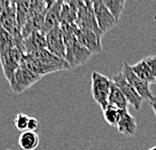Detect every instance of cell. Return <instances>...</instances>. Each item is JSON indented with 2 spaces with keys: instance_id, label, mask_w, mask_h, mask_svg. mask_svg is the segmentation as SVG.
<instances>
[{
  "instance_id": "obj_1",
  "label": "cell",
  "mask_w": 156,
  "mask_h": 150,
  "mask_svg": "<svg viewBox=\"0 0 156 150\" xmlns=\"http://www.w3.org/2000/svg\"><path fill=\"white\" fill-rule=\"evenodd\" d=\"M112 81L105 75L93 71L91 74V95L92 98L101 110L104 111L108 105V95H110Z\"/></svg>"
},
{
  "instance_id": "obj_2",
  "label": "cell",
  "mask_w": 156,
  "mask_h": 150,
  "mask_svg": "<svg viewBox=\"0 0 156 150\" xmlns=\"http://www.w3.org/2000/svg\"><path fill=\"white\" fill-rule=\"evenodd\" d=\"M40 79L41 77L37 74L20 66V68L12 75L11 79L9 80V84H10L12 91L16 95H20V93H23L27 90L30 87H32Z\"/></svg>"
},
{
  "instance_id": "obj_3",
  "label": "cell",
  "mask_w": 156,
  "mask_h": 150,
  "mask_svg": "<svg viewBox=\"0 0 156 150\" xmlns=\"http://www.w3.org/2000/svg\"><path fill=\"white\" fill-rule=\"evenodd\" d=\"M23 56L24 55L23 54V52L17 47H13L0 55V62L2 65L3 74L8 82L15 71L20 68Z\"/></svg>"
},
{
  "instance_id": "obj_4",
  "label": "cell",
  "mask_w": 156,
  "mask_h": 150,
  "mask_svg": "<svg viewBox=\"0 0 156 150\" xmlns=\"http://www.w3.org/2000/svg\"><path fill=\"white\" fill-rule=\"evenodd\" d=\"M112 81H113V83L122 91V93H123L124 96L126 98L128 104L133 105L137 111H139L140 109H141V105L143 104V102H144V99L138 95V92H137L136 90L134 89V87L129 83V81L126 79V77L124 76L122 71L115 75Z\"/></svg>"
},
{
  "instance_id": "obj_5",
  "label": "cell",
  "mask_w": 156,
  "mask_h": 150,
  "mask_svg": "<svg viewBox=\"0 0 156 150\" xmlns=\"http://www.w3.org/2000/svg\"><path fill=\"white\" fill-rule=\"evenodd\" d=\"M20 66L26 68L27 70H30V72L37 74L41 78L50 73H54V72H58V71H63V70H69L65 66L44 63V62L37 60V59L30 57V56H27V55L23 56V60H21V63H20Z\"/></svg>"
},
{
  "instance_id": "obj_6",
  "label": "cell",
  "mask_w": 156,
  "mask_h": 150,
  "mask_svg": "<svg viewBox=\"0 0 156 150\" xmlns=\"http://www.w3.org/2000/svg\"><path fill=\"white\" fill-rule=\"evenodd\" d=\"M122 73L124 74L126 79L129 81V83L134 87V89L138 92V95L143 99H149L150 101L151 98H154L150 89V84L141 79L138 75L134 73L132 68H131V65L128 64L127 62H124L123 68H122Z\"/></svg>"
},
{
  "instance_id": "obj_7",
  "label": "cell",
  "mask_w": 156,
  "mask_h": 150,
  "mask_svg": "<svg viewBox=\"0 0 156 150\" xmlns=\"http://www.w3.org/2000/svg\"><path fill=\"white\" fill-rule=\"evenodd\" d=\"M92 8L95 15L96 23H98V26L102 35H105L118 24L119 20H116V17L111 13V11L105 7L101 0L96 1L92 5Z\"/></svg>"
},
{
  "instance_id": "obj_8",
  "label": "cell",
  "mask_w": 156,
  "mask_h": 150,
  "mask_svg": "<svg viewBox=\"0 0 156 150\" xmlns=\"http://www.w3.org/2000/svg\"><path fill=\"white\" fill-rule=\"evenodd\" d=\"M76 38L77 41L82 45L84 48L87 49L91 54H98L102 51L101 46V39L98 34L88 29H82L78 27L76 32Z\"/></svg>"
},
{
  "instance_id": "obj_9",
  "label": "cell",
  "mask_w": 156,
  "mask_h": 150,
  "mask_svg": "<svg viewBox=\"0 0 156 150\" xmlns=\"http://www.w3.org/2000/svg\"><path fill=\"white\" fill-rule=\"evenodd\" d=\"M75 24L77 27H82V29H88L95 34H98L102 37V33L101 32L95 20V15L93 12V8L91 5L84 4L77 10V18Z\"/></svg>"
},
{
  "instance_id": "obj_10",
  "label": "cell",
  "mask_w": 156,
  "mask_h": 150,
  "mask_svg": "<svg viewBox=\"0 0 156 150\" xmlns=\"http://www.w3.org/2000/svg\"><path fill=\"white\" fill-rule=\"evenodd\" d=\"M47 50L50 51L53 55L57 56L58 58L65 60L66 55V47L63 39L60 27H55L46 35Z\"/></svg>"
},
{
  "instance_id": "obj_11",
  "label": "cell",
  "mask_w": 156,
  "mask_h": 150,
  "mask_svg": "<svg viewBox=\"0 0 156 150\" xmlns=\"http://www.w3.org/2000/svg\"><path fill=\"white\" fill-rule=\"evenodd\" d=\"M64 0H57L55 4L50 7L46 12L44 26L42 29V33L47 35L50 30H52L55 27H60L61 24V10L63 6Z\"/></svg>"
},
{
  "instance_id": "obj_12",
  "label": "cell",
  "mask_w": 156,
  "mask_h": 150,
  "mask_svg": "<svg viewBox=\"0 0 156 150\" xmlns=\"http://www.w3.org/2000/svg\"><path fill=\"white\" fill-rule=\"evenodd\" d=\"M47 49L46 35L42 32H35L23 40V55H30L40 50Z\"/></svg>"
},
{
  "instance_id": "obj_13",
  "label": "cell",
  "mask_w": 156,
  "mask_h": 150,
  "mask_svg": "<svg viewBox=\"0 0 156 150\" xmlns=\"http://www.w3.org/2000/svg\"><path fill=\"white\" fill-rule=\"evenodd\" d=\"M116 127L120 133L128 136H134L137 131V122L128 110L121 111L120 119Z\"/></svg>"
},
{
  "instance_id": "obj_14",
  "label": "cell",
  "mask_w": 156,
  "mask_h": 150,
  "mask_svg": "<svg viewBox=\"0 0 156 150\" xmlns=\"http://www.w3.org/2000/svg\"><path fill=\"white\" fill-rule=\"evenodd\" d=\"M40 144V137L38 133L33 131H23L18 137V146L21 150H35Z\"/></svg>"
},
{
  "instance_id": "obj_15",
  "label": "cell",
  "mask_w": 156,
  "mask_h": 150,
  "mask_svg": "<svg viewBox=\"0 0 156 150\" xmlns=\"http://www.w3.org/2000/svg\"><path fill=\"white\" fill-rule=\"evenodd\" d=\"M108 105H113L121 111H127L129 105L126 98L114 83H112L110 95H108Z\"/></svg>"
},
{
  "instance_id": "obj_16",
  "label": "cell",
  "mask_w": 156,
  "mask_h": 150,
  "mask_svg": "<svg viewBox=\"0 0 156 150\" xmlns=\"http://www.w3.org/2000/svg\"><path fill=\"white\" fill-rule=\"evenodd\" d=\"M131 68H132L133 72L135 73L136 75L143 79L144 81H146L147 83L149 84H156V80L152 74L150 68H149L148 64L146 63V61L144 59L140 60L138 63L134 64V65H131Z\"/></svg>"
},
{
  "instance_id": "obj_17",
  "label": "cell",
  "mask_w": 156,
  "mask_h": 150,
  "mask_svg": "<svg viewBox=\"0 0 156 150\" xmlns=\"http://www.w3.org/2000/svg\"><path fill=\"white\" fill-rule=\"evenodd\" d=\"M15 7H16V20L17 24L21 30L23 24L29 16L30 7V0H16L15 2Z\"/></svg>"
},
{
  "instance_id": "obj_18",
  "label": "cell",
  "mask_w": 156,
  "mask_h": 150,
  "mask_svg": "<svg viewBox=\"0 0 156 150\" xmlns=\"http://www.w3.org/2000/svg\"><path fill=\"white\" fill-rule=\"evenodd\" d=\"M104 5L107 7L111 13L116 17L117 20H120L121 15L123 13L126 0H101Z\"/></svg>"
},
{
  "instance_id": "obj_19",
  "label": "cell",
  "mask_w": 156,
  "mask_h": 150,
  "mask_svg": "<svg viewBox=\"0 0 156 150\" xmlns=\"http://www.w3.org/2000/svg\"><path fill=\"white\" fill-rule=\"evenodd\" d=\"M76 18H77V9L64 2L61 10V23L75 24Z\"/></svg>"
},
{
  "instance_id": "obj_20",
  "label": "cell",
  "mask_w": 156,
  "mask_h": 150,
  "mask_svg": "<svg viewBox=\"0 0 156 150\" xmlns=\"http://www.w3.org/2000/svg\"><path fill=\"white\" fill-rule=\"evenodd\" d=\"M13 47H16L14 38L0 26V55Z\"/></svg>"
},
{
  "instance_id": "obj_21",
  "label": "cell",
  "mask_w": 156,
  "mask_h": 150,
  "mask_svg": "<svg viewBox=\"0 0 156 150\" xmlns=\"http://www.w3.org/2000/svg\"><path fill=\"white\" fill-rule=\"evenodd\" d=\"M102 112H104L105 121L107 122L110 126L116 127L119 122V119H120V116H121V110L113 107V105H108Z\"/></svg>"
},
{
  "instance_id": "obj_22",
  "label": "cell",
  "mask_w": 156,
  "mask_h": 150,
  "mask_svg": "<svg viewBox=\"0 0 156 150\" xmlns=\"http://www.w3.org/2000/svg\"><path fill=\"white\" fill-rule=\"evenodd\" d=\"M47 10L48 9H47L46 3L44 0H30V7L27 18L40 14H45Z\"/></svg>"
},
{
  "instance_id": "obj_23",
  "label": "cell",
  "mask_w": 156,
  "mask_h": 150,
  "mask_svg": "<svg viewBox=\"0 0 156 150\" xmlns=\"http://www.w3.org/2000/svg\"><path fill=\"white\" fill-rule=\"evenodd\" d=\"M30 118L26 114H17L16 117L14 119V126L15 128L20 131V132H23V131L27 130V125H29V121Z\"/></svg>"
},
{
  "instance_id": "obj_24",
  "label": "cell",
  "mask_w": 156,
  "mask_h": 150,
  "mask_svg": "<svg viewBox=\"0 0 156 150\" xmlns=\"http://www.w3.org/2000/svg\"><path fill=\"white\" fill-rule=\"evenodd\" d=\"M144 60L148 64V66L150 68L151 72L156 80V56H149V57L144 58Z\"/></svg>"
},
{
  "instance_id": "obj_25",
  "label": "cell",
  "mask_w": 156,
  "mask_h": 150,
  "mask_svg": "<svg viewBox=\"0 0 156 150\" xmlns=\"http://www.w3.org/2000/svg\"><path fill=\"white\" fill-rule=\"evenodd\" d=\"M39 127H40V122L36 118H30L29 125H27V130L36 132Z\"/></svg>"
},
{
  "instance_id": "obj_26",
  "label": "cell",
  "mask_w": 156,
  "mask_h": 150,
  "mask_svg": "<svg viewBox=\"0 0 156 150\" xmlns=\"http://www.w3.org/2000/svg\"><path fill=\"white\" fill-rule=\"evenodd\" d=\"M65 3H67V4H69L71 6H73V7H75L77 10L79 9L81 6L84 5L83 3V0H64Z\"/></svg>"
},
{
  "instance_id": "obj_27",
  "label": "cell",
  "mask_w": 156,
  "mask_h": 150,
  "mask_svg": "<svg viewBox=\"0 0 156 150\" xmlns=\"http://www.w3.org/2000/svg\"><path fill=\"white\" fill-rule=\"evenodd\" d=\"M150 107L152 108V110H153L155 117H156V96H154L153 98L150 99Z\"/></svg>"
},
{
  "instance_id": "obj_28",
  "label": "cell",
  "mask_w": 156,
  "mask_h": 150,
  "mask_svg": "<svg viewBox=\"0 0 156 150\" xmlns=\"http://www.w3.org/2000/svg\"><path fill=\"white\" fill-rule=\"evenodd\" d=\"M44 1L46 3L47 9H49L50 7H52V6L55 4V2L57 1V0H44Z\"/></svg>"
},
{
  "instance_id": "obj_29",
  "label": "cell",
  "mask_w": 156,
  "mask_h": 150,
  "mask_svg": "<svg viewBox=\"0 0 156 150\" xmlns=\"http://www.w3.org/2000/svg\"><path fill=\"white\" fill-rule=\"evenodd\" d=\"M96 1H98V0H83V3L86 5H93Z\"/></svg>"
},
{
  "instance_id": "obj_30",
  "label": "cell",
  "mask_w": 156,
  "mask_h": 150,
  "mask_svg": "<svg viewBox=\"0 0 156 150\" xmlns=\"http://www.w3.org/2000/svg\"><path fill=\"white\" fill-rule=\"evenodd\" d=\"M148 150H156V146H153V147H151V148H149Z\"/></svg>"
}]
</instances>
